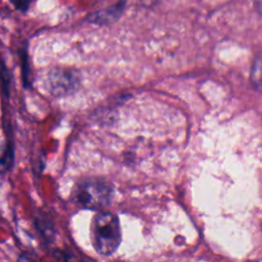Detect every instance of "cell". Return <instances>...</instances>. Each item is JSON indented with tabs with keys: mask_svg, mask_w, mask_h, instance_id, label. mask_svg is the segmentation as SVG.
Wrapping results in <instances>:
<instances>
[{
	"mask_svg": "<svg viewBox=\"0 0 262 262\" xmlns=\"http://www.w3.org/2000/svg\"><path fill=\"white\" fill-rule=\"evenodd\" d=\"M260 5H261V4H260V0H257V1H256V6H257V9H258L259 12H260Z\"/></svg>",
	"mask_w": 262,
	"mask_h": 262,
	"instance_id": "cell-7",
	"label": "cell"
},
{
	"mask_svg": "<svg viewBox=\"0 0 262 262\" xmlns=\"http://www.w3.org/2000/svg\"><path fill=\"white\" fill-rule=\"evenodd\" d=\"M46 84L48 91L53 95L61 96L73 92L77 88L79 78L72 71L56 69L48 73Z\"/></svg>",
	"mask_w": 262,
	"mask_h": 262,
	"instance_id": "cell-3",
	"label": "cell"
},
{
	"mask_svg": "<svg viewBox=\"0 0 262 262\" xmlns=\"http://www.w3.org/2000/svg\"><path fill=\"white\" fill-rule=\"evenodd\" d=\"M126 2L127 0H119V2H117L112 6L92 12L88 15L87 20L91 24L98 25V26L111 25L117 21L121 17L125 9Z\"/></svg>",
	"mask_w": 262,
	"mask_h": 262,
	"instance_id": "cell-4",
	"label": "cell"
},
{
	"mask_svg": "<svg viewBox=\"0 0 262 262\" xmlns=\"http://www.w3.org/2000/svg\"><path fill=\"white\" fill-rule=\"evenodd\" d=\"M113 198L112 186L103 180L85 179L78 182L72 193L74 203L83 209L101 210Z\"/></svg>",
	"mask_w": 262,
	"mask_h": 262,
	"instance_id": "cell-2",
	"label": "cell"
},
{
	"mask_svg": "<svg viewBox=\"0 0 262 262\" xmlns=\"http://www.w3.org/2000/svg\"><path fill=\"white\" fill-rule=\"evenodd\" d=\"M10 2L18 10H20L23 12H26L29 9L32 0H10Z\"/></svg>",
	"mask_w": 262,
	"mask_h": 262,
	"instance_id": "cell-5",
	"label": "cell"
},
{
	"mask_svg": "<svg viewBox=\"0 0 262 262\" xmlns=\"http://www.w3.org/2000/svg\"><path fill=\"white\" fill-rule=\"evenodd\" d=\"M253 74H255V76H252L253 77V83L256 84V85H259L260 84V57L259 56L256 58V61L254 63L252 75Z\"/></svg>",
	"mask_w": 262,
	"mask_h": 262,
	"instance_id": "cell-6",
	"label": "cell"
},
{
	"mask_svg": "<svg viewBox=\"0 0 262 262\" xmlns=\"http://www.w3.org/2000/svg\"><path fill=\"white\" fill-rule=\"evenodd\" d=\"M90 238L94 250L102 255H112L120 246L122 232L119 219L110 212L96 214L90 224Z\"/></svg>",
	"mask_w": 262,
	"mask_h": 262,
	"instance_id": "cell-1",
	"label": "cell"
}]
</instances>
